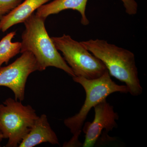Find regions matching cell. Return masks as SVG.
Returning <instances> with one entry per match:
<instances>
[{"instance_id":"1","label":"cell","mask_w":147,"mask_h":147,"mask_svg":"<svg viewBox=\"0 0 147 147\" xmlns=\"http://www.w3.org/2000/svg\"><path fill=\"white\" fill-rule=\"evenodd\" d=\"M80 43L103 63L110 76L126 84L131 95L142 94L143 88L133 53L104 40L90 39Z\"/></svg>"},{"instance_id":"5","label":"cell","mask_w":147,"mask_h":147,"mask_svg":"<svg viewBox=\"0 0 147 147\" xmlns=\"http://www.w3.org/2000/svg\"><path fill=\"white\" fill-rule=\"evenodd\" d=\"M51 38L57 50L62 53L64 59L75 76L96 79L108 70L100 60L70 36L64 34L61 36Z\"/></svg>"},{"instance_id":"3","label":"cell","mask_w":147,"mask_h":147,"mask_svg":"<svg viewBox=\"0 0 147 147\" xmlns=\"http://www.w3.org/2000/svg\"><path fill=\"white\" fill-rule=\"evenodd\" d=\"M72 78L74 82L83 87L86 92V98L79 113L64 121L65 125L73 134L71 139L64 144L63 147H65L83 146L79 138L88 114L92 108L113 93L129 92L126 85H118L112 80L108 70L96 79H88L77 76Z\"/></svg>"},{"instance_id":"10","label":"cell","mask_w":147,"mask_h":147,"mask_svg":"<svg viewBox=\"0 0 147 147\" xmlns=\"http://www.w3.org/2000/svg\"><path fill=\"white\" fill-rule=\"evenodd\" d=\"M88 0H53L49 3L43 5L37 9L36 14L46 19L50 15L58 14L66 10L77 11L82 15L81 23L84 26L89 24L86 15V7Z\"/></svg>"},{"instance_id":"12","label":"cell","mask_w":147,"mask_h":147,"mask_svg":"<svg viewBox=\"0 0 147 147\" xmlns=\"http://www.w3.org/2000/svg\"><path fill=\"white\" fill-rule=\"evenodd\" d=\"M23 1V0H0V21Z\"/></svg>"},{"instance_id":"7","label":"cell","mask_w":147,"mask_h":147,"mask_svg":"<svg viewBox=\"0 0 147 147\" xmlns=\"http://www.w3.org/2000/svg\"><path fill=\"white\" fill-rule=\"evenodd\" d=\"M95 112L94 119L92 122L86 123L83 127L85 139L83 147L94 146L102 131L106 133L117 127L116 121L119 119L117 113L114 107L104 99L94 107Z\"/></svg>"},{"instance_id":"11","label":"cell","mask_w":147,"mask_h":147,"mask_svg":"<svg viewBox=\"0 0 147 147\" xmlns=\"http://www.w3.org/2000/svg\"><path fill=\"white\" fill-rule=\"evenodd\" d=\"M16 34V32H11L0 41V66L9 61L20 53L21 42H12V40Z\"/></svg>"},{"instance_id":"2","label":"cell","mask_w":147,"mask_h":147,"mask_svg":"<svg viewBox=\"0 0 147 147\" xmlns=\"http://www.w3.org/2000/svg\"><path fill=\"white\" fill-rule=\"evenodd\" d=\"M45 19L34 13L24 22L25 30L21 36L20 53L30 52L34 56L39 71L49 67L62 69L74 77L71 69L55 47L45 29Z\"/></svg>"},{"instance_id":"6","label":"cell","mask_w":147,"mask_h":147,"mask_svg":"<svg viewBox=\"0 0 147 147\" xmlns=\"http://www.w3.org/2000/svg\"><path fill=\"white\" fill-rule=\"evenodd\" d=\"M36 71L39 68L34 56L30 52H24L12 63L0 66V86L10 89L15 100L23 101L28 77Z\"/></svg>"},{"instance_id":"4","label":"cell","mask_w":147,"mask_h":147,"mask_svg":"<svg viewBox=\"0 0 147 147\" xmlns=\"http://www.w3.org/2000/svg\"><path fill=\"white\" fill-rule=\"evenodd\" d=\"M38 117L31 106L11 98L0 103V130L8 140L5 147H18Z\"/></svg>"},{"instance_id":"14","label":"cell","mask_w":147,"mask_h":147,"mask_svg":"<svg viewBox=\"0 0 147 147\" xmlns=\"http://www.w3.org/2000/svg\"><path fill=\"white\" fill-rule=\"evenodd\" d=\"M3 139V134H2V132L1 130H0V143L2 142ZM1 146V145H0V147Z\"/></svg>"},{"instance_id":"13","label":"cell","mask_w":147,"mask_h":147,"mask_svg":"<svg viewBox=\"0 0 147 147\" xmlns=\"http://www.w3.org/2000/svg\"><path fill=\"white\" fill-rule=\"evenodd\" d=\"M123 3L127 13L129 15L136 14L137 11V4L135 0H121Z\"/></svg>"},{"instance_id":"8","label":"cell","mask_w":147,"mask_h":147,"mask_svg":"<svg viewBox=\"0 0 147 147\" xmlns=\"http://www.w3.org/2000/svg\"><path fill=\"white\" fill-rule=\"evenodd\" d=\"M47 142L53 145L59 144L57 136L51 128L47 116L43 114L38 116L18 147H34Z\"/></svg>"},{"instance_id":"9","label":"cell","mask_w":147,"mask_h":147,"mask_svg":"<svg viewBox=\"0 0 147 147\" xmlns=\"http://www.w3.org/2000/svg\"><path fill=\"white\" fill-rule=\"evenodd\" d=\"M51 0H25L0 21V30L5 32L14 25L24 23L41 6Z\"/></svg>"}]
</instances>
